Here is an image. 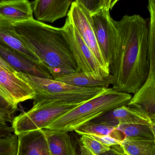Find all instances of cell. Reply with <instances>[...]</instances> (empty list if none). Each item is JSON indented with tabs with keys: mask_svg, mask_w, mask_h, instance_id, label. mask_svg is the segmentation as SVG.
<instances>
[{
	"mask_svg": "<svg viewBox=\"0 0 155 155\" xmlns=\"http://www.w3.org/2000/svg\"><path fill=\"white\" fill-rule=\"evenodd\" d=\"M111 148L114 149L115 152L117 154L119 155H127L124 153L122 151H121L120 149L118 148V146L117 145L111 147Z\"/></svg>",
	"mask_w": 155,
	"mask_h": 155,
	"instance_id": "cell-32",
	"label": "cell"
},
{
	"mask_svg": "<svg viewBox=\"0 0 155 155\" xmlns=\"http://www.w3.org/2000/svg\"><path fill=\"white\" fill-rule=\"evenodd\" d=\"M0 66L10 72H16L12 67H11L5 61H4L1 56H0Z\"/></svg>",
	"mask_w": 155,
	"mask_h": 155,
	"instance_id": "cell-30",
	"label": "cell"
},
{
	"mask_svg": "<svg viewBox=\"0 0 155 155\" xmlns=\"http://www.w3.org/2000/svg\"><path fill=\"white\" fill-rule=\"evenodd\" d=\"M54 80L61 81L70 85L82 88H109L110 85H113L114 79L111 74L103 79H96L88 76L83 72L74 73L64 75L54 78Z\"/></svg>",
	"mask_w": 155,
	"mask_h": 155,
	"instance_id": "cell-18",
	"label": "cell"
},
{
	"mask_svg": "<svg viewBox=\"0 0 155 155\" xmlns=\"http://www.w3.org/2000/svg\"><path fill=\"white\" fill-rule=\"evenodd\" d=\"M92 122L114 127L124 124H152V119L147 115L127 106H123L115 108L102 115Z\"/></svg>",
	"mask_w": 155,
	"mask_h": 155,
	"instance_id": "cell-12",
	"label": "cell"
},
{
	"mask_svg": "<svg viewBox=\"0 0 155 155\" xmlns=\"http://www.w3.org/2000/svg\"><path fill=\"white\" fill-rule=\"evenodd\" d=\"M80 138L81 145L95 155H100L110 150L111 147L102 144L94 138L88 135H82Z\"/></svg>",
	"mask_w": 155,
	"mask_h": 155,
	"instance_id": "cell-23",
	"label": "cell"
},
{
	"mask_svg": "<svg viewBox=\"0 0 155 155\" xmlns=\"http://www.w3.org/2000/svg\"><path fill=\"white\" fill-rule=\"evenodd\" d=\"M96 37L108 66L115 55L118 32L110 15V11L104 10L91 15Z\"/></svg>",
	"mask_w": 155,
	"mask_h": 155,
	"instance_id": "cell-9",
	"label": "cell"
},
{
	"mask_svg": "<svg viewBox=\"0 0 155 155\" xmlns=\"http://www.w3.org/2000/svg\"><path fill=\"white\" fill-rule=\"evenodd\" d=\"M15 72L0 66V85L9 94L17 109L20 103L33 100L35 93L27 82L18 77Z\"/></svg>",
	"mask_w": 155,
	"mask_h": 155,
	"instance_id": "cell-11",
	"label": "cell"
},
{
	"mask_svg": "<svg viewBox=\"0 0 155 155\" xmlns=\"http://www.w3.org/2000/svg\"><path fill=\"white\" fill-rule=\"evenodd\" d=\"M152 126L155 136V119H152Z\"/></svg>",
	"mask_w": 155,
	"mask_h": 155,
	"instance_id": "cell-34",
	"label": "cell"
},
{
	"mask_svg": "<svg viewBox=\"0 0 155 155\" xmlns=\"http://www.w3.org/2000/svg\"><path fill=\"white\" fill-rule=\"evenodd\" d=\"M31 2L27 0H0V19L12 24L33 19Z\"/></svg>",
	"mask_w": 155,
	"mask_h": 155,
	"instance_id": "cell-15",
	"label": "cell"
},
{
	"mask_svg": "<svg viewBox=\"0 0 155 155\" xmlns=\"http://www.w3.org/2000/svg\"><path fill=\"white\" fill-rule=\"evenodd\" d=\"M100 155H119L117 154L114 149L110 148V150H108L107 152H105L104 153Z\"/></svg>",
	"mask_w": 155,
	"mask_h": 155,
	"instance_id": "cell-33",
	"label": "cell"
},
{
	"mask_svg": "<svg viewBox=\"0 0 155 155\" xmlns=\"http://www.w3.org/2000/svg\"><path fill=\"white\" fill-rule=\"evenodd\" d=\"M14 112L0 108V123L8 124L12 123L13 119L12 114Z\"/></svg>",
	"mask_w": 155,
	"mask_h": 155,
	"instance_id": "cell-26",
	"label": "cell"
},
{
	"mask_svg": "<svg viewBox=\"0 0 155 155\" xmlns=\"http://www.w3.org/2000/svg\"><path fill=\"white\" fill-rule=\"evenodd\" d=\"M0 44L33 62L43 65L36 55L18 37L13 24L2 19H0Z\"/></svg>",
	"mask_w": 155,
	"mask_h": 155,
	"instance_id": "cell-16",
	"label": "cell"
},
{
	"mask_svg": "<svg viewBox=\"0 0 155 155\" xmlns=\"http://www.w3.org/2000/svg\"><path fill=\"white\" fill-rule=\"evenodd\" d=\"M90 15L104 10L111 11L118 2L117 0H79Z\"/></svg>",
	"mask_w": 155,
	"mask_h": 155,
	"instance_id": "cell-22",
	"label": "cell"
},
{
	"mask_svg": "<svg viewBox=\"0 0 155 155\" xmlns=\"http://www.w3.org/2000/svg\"><path fill=\"white\" fill-rule=\"evenodd\" d=\"M0 108L13 112L15 111V110L12 107V106L1 96H0Z\"/></svg>",
	"mask_w": 155,
	"mask_h": 155,
	"instance_id": "cell-29",
	"label": "cell"
},
{
	"mask_svg": "<svg viewBox=\"0 0 155 155\" xmlns=\"http://www.w3.org/2000/svg\"><path fill=\"white\" fill-rule=\"evenodd\" d=\"M80 149L81 155H95L81 144L80 145Z\"/></svg>",
	"mask_w": 155,
	"mask_h": 155,
	"instance_id": "cell-31",
	"label": "cell"
},
{
	"mask_svg": "<svg viewBox=\"0 0 155 155\" xmlns=\"http://www.w3.org/2000/svg\"><path fill=\"white\" fill-rule=\"evenodd\" d=\"M13 26L18 37L40 59L54 79L79 72L61 28L34 18L13 24Z\"/></svg>",
	"mask_w": 155,
	"mask_h": 155,
	"instance_id": "cell-2",
	"label": "cell"
},
{
	"mask_svg": "<svg viewBox=\"0 0 155 155\" xmlns=\"http://www.w3.org/2000/svg\"><path fill=\"white\" fill-rule=\"evenodd\" d=\"M155 119V117H154V118H153V119Z\"/></svg>",
	"mask_w": 155,
	"mask_h": 155,
	"instance_id": "cell-35",
	"label": "cell"
},
{
	"mask_svg": "<svg viewBox=\"0 0 155 155\" xmlns=\"http://www.w3.org/2000/svg\"><path fill=\"white\" fill-rule=\"evenodd\" d=\"M149 20V70L146 82L134 95L127 106L147 115L151 119L155 117V0H149L147 5Z\"/></svg>",
	"mask_w": 155,
	"mask_h": 155,
	"instance_id": "cell-6",
	"label": "cell"
},
{
	"mask_svg": "<svg viewBox=\"0 0 155 155\" xmlns=\"http://www.w3.org/2000/svg\"><path fill=\"white\" fill-rule=\"evenodd\" d=\"M67 17L70 18L103 69L110 73L109 66L101 52L96 37L91 15L79 0L73 2Z\"/></svg>",
	"mask_w": 155,
	"mask_h": 155,
	"instance_id": "cell-8",
	"label": "cell"
},
{
	"mask_svg": "<svg viewBox=\"0 0 155 155\" xmlns=\"http://www.w3.org/2000/svg\"><path fill=\"white\" fill-rule=\"evenodd\" d=\"M74 1L36 0L31 2L36 21L53 23L65 17Z\"/></svg>",
	"mask_w": 155,
	"mask_h": 155,
	"instance_id": "cell-13",
	"label": "cell"
},
{
	"mask_svg": "<svg viewBox=\"0 0 155 155\" xmlns=\"http://www.w3.org/2000/svg\"><path fill=\"white\" fill-rule=\"evenodd\" d=\"M61 29L73 55L78 72L96 79H103L110 74L100 65L69 17Z\"/></svg>",
	"mask_w": 155,
	"mask_h": 155,
	"instance_id": "cell-7",
	"label": "cell"
},
{
	"mask_svg": "<svg viewBox=\"0 0 155 155\" xmlns=\"http://www.w3.org/2000/svg\"><path fill=\"white\" fill-rule=\"evenodd\" d=\"M15 74L27 82L35 93L34 102L58 101L82 104L104 91L101 88H86L70 85L54 79L36 77L15 72Z\"/></svg>",
	"mask_w": 155,
	"mask_h": 155,
	"instance_id": "cell-4",
	"label": "cell"
},
{
	"mask_svg": "<svg viewBox=\"0 0 155 155\" xmlns=\"http://www.w3.org/2000/svg\"><path fill=\"white\" fill-rule=\"evenodd\" d=\"M0 56L16 72L36 77L54 79L49 70L43 65L33 62L1 44Z\"/></svg>",
	"mask_w": 155,
	"mask_h": 155,
	"instance_id": "cell-10",
	"label": "cell"
},
{
	"mask_svg": "<svg viewBox=\"0 0 155 155\" xmlns=\"http://www.w3.org/2000/svg\"><path fill=\"white\" fill-rule=\"evenodd\" d=\"M18 143V136L14 133L0 139V155H17Z\"/></svg>",
	"mask_w": 155,
	"mask_h": 155,
	"instance_id": "cell-24",
	"label": "cell"
},
{
	"mask_svg": "<svg viewBox=\"0 0 155 155\" xmlns=\"http://www.w3.org/2000/svg\"><path fill=\"white\" fill-rule=\"evenodd\" d=\"M91 136L95 139H96L98 142H100L101 143L107 147H111L114 146L120 145L121 143L119 142L118 140L114 138V136H112L111 135L107 136Z\"/></svg>",
	"mask_w": 155,
	"mask_h": 155,
	"instance_id": "cell-25",
	"label": "cell"
},
{
	"mask_svg": "<svg viewBox=\"0 0 155 155\" xmlns=\"http://www.w3.org/2000/svg\"><path fill=\"white\" fill-rule=\"evenodd\" d=\"M14 134L13 129L8 124L0 123V139L9 137Z\"/></svg>",
	"mask_w": 155,
	"mask_h": 155,
	"instance_id": "cell-27",
	"label": "cell"
},
{
	"mask_svg": "<svg viewBox=\"0 0 155 155\" xmlns=\"http://www.w3.org/2000/svg\"><path fill=\"white\" fill-rule=\"evenodd\" d=\"M133 96L130 94L106 89L92 99L79 105L47 126L46 130L70 133L115 108L127 106Z\"/></svg>",
	"mask_w": 155,
	"mask_h": 155,
	"instance_id": "cell-3",
	"label": "cell"
},
{
	"mask_svg": "<svg viewBox=\"0 0 155 155\" xmlns=\"http://www.w3.org/2000/svg\"><path fill=\"white\" fill-rule=\"evenodd\" d=\"M111 135L121 143L124 140H155L152 124L133 123L119 125Z\"/></svg>",
	"mask_w": 155,
	"mask_h": 155,
	"instance_id": "cell-17",
	"label": "cell"
},
{
	"mask_svg": "<svg viewBox=\"0 0 155 155\" xmlns=\"http://www.w3.org/2000/svg\"><path fill=\"white\" fill-rule=\"evenodd\" d=\"M0 96L4 98L5 101H7L12 106V107L16 111L17 110L14 106L13 103L12 101L9 94L7 93V92L5 91V89L1 85H0Z\"/></svg>",
	"mask_w": 155,
	"mask_h": 155,
	"instance_id": "cell-28",
	"label": "cell"
},
{
	"mask_svg": "<svg viewBox=\"0 0 155 155\" xmlns=\"http://www.w3.org/2000/svg\"><path fill=\"white\" fill-rule=\"evenodd\" d=\"M116 127L104 124L88 122L78 127L74 132L80 135L107 136L111 135Z\"/></svg>",
	"mask_w": 155,
	"mask_h": 155,
	"instance_id": "cell-21",
	"label": "cell"
},
{
	"mask_svg": "<svg viewBox=\"0 0 155 155\" xmlns=\"http://www.w3.org/2000/svg\"><path fill=\"white\" fill-rule=\"evenodd\" d=\"M80 104L58 101L34 102L33 106L30 110L13 119L12 126L14 133L18 136L45 129L60 116Z\"/></svg>",
	"mask_w": 155,
	"mask_h": 155,
	"instance_id": "cell-5",
	"label": "cell"
},
{
	"mask_svg": "<svg viewBox=\"0 0 155 155\" xmlns=\"http://www.w3.org/2000/svg\"><path fill=\"white\" fill-rule=\"evenodd\" d=\"M51 155H77L69 133L43 129Z\"/></svg>",
	"mask_w": 155,
	"mask_h": 155,
	"instance_id": "cell-19",
	"label": "cell"
},
{
	"mask_svg": "<svg viewBox=\"0 0 155 155\" xmlns=\"http://www.w3.org/2000/svg\"><path fill=\"white\" fill-rule=\"evenodd\" d=\"M17 136L16 155H51L43 129L28 132Z\"/></svg>",
	"mask_w": 155,
	"mask_h": 155,
	"instance_id": "cell-14",
	"label": "cell"
},
{
	"mask_svg": "<svg viewBox=\"0 0 155 155\" xmlns=\"http://www.w3.org/2000/svg\"><path fill=\"white\" fill-rule=\"evenodd\" d=\"M117 146L127 155H155V140H124Z\"/></svg>",
	"mask_w": 155,
	"mask_h": 155,
	"instance_id": "cell-20",
	"label": "cell"
},
{
	"mask_svg": "<svg viewBox=\"0 0 155 155\" xmlns=\"http://www.w3.org/2000/svg\"><path fill=\"white\" fill-rule=\"evenodd\" d=\"M118 32L115 55L109 66L116 91L135 94L147 80L149 70V22L139 15L114 20Z\"/></svg>",
	"mask_w": 155,
	"mask_h": 155,
	"instance_id": "cell-1",
	"label": "cell"
}]
</instances>
